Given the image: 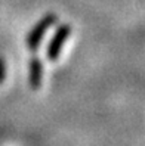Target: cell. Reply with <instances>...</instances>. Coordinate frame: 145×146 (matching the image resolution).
Returning <instances> with one entry per match:
<instances>
[{
    "instance_id": "6da1fadb",
    "label": "cell",
    "mask_w": 145,
    "mask_h": 146,
    "mask_svg": "<svg viewBox=\"0 0 145 146\" xmlns=\"http://www.w3.org/2000/svg\"><path fill=\"white\" fill-rule=\"evenodd\" d=\"M55 22H58V16L55 13H46L43 18L34 25L33 30L27 36V47H28V50L36 52V50L39 49V46H40L41 40H43V37H45L46 31L50 27H53Z\"/></svg>"
},
{
    "instance_id": "7a4b0ae2",
    "label": "cell",
    "mask_w": 145,
    "mask_h": 146,
    "mask_svg": "<svg viewBox=\"0 0 145 146\" xmlns=\"http://www.w3.org/2000/svg\"><path fill=\"white\" fill-rule=\"evenodd\" d=\"M70 34H71V27L68 24H62V25H59V27H58L56 33L53 34L52 40L49 41V44L46 47V58H47V61H50V62L58 61L59 53H61V50H62V47L65 44L67 38L70 37Z\"/></svg>"
},
{
    "instance_id": "3957f363",
    "label": "cell",
    "mask_w": 145,
    "mask_h": 146,
    "mask_svg": "<svg viewBox=\"0 0 145 146\" xmlns=\"http://www.w3.org/2000/svg\"><path fill=\"white\" fill-rule=\"evenodd\" d=\"M43 80V64L39 56H31L28 64V84L33 90H39Z\"/></svg>"
},
{
    "instance_id": "277c9868",
    "label": "cell",
    "mask_w": 145,
    "mask_h": 146,
    "mask_svg": "<svg viewBox=\"0 0 145 146\" xmlns=\"http://www.w3.org/2000/svg\"><path fill=\"white\" fill-rule=\"evenodd\" d=\"M5 78H6V62L3 56H0V86L3 84Z\"/></svg>"
}]
</instances>
